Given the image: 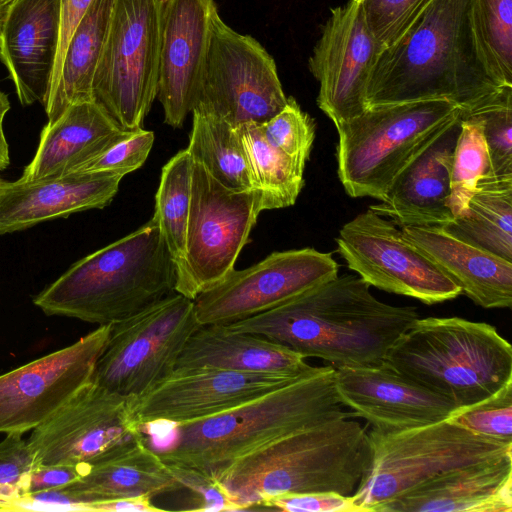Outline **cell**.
I'll use <instances>...</instances> for the list:
<instances>
[{
	"instance_id": "30",
	"label": "cell",
	"mask_w": 512,
	"mask_h": 512,
	"mask_svg": "<svg viewBox=\"0 0 512 512\" xmlns=\"http://www.w3.org/2000/svg\"><path fill=\"white\" fill-rule=\"evenodd\" d=\"M455 236L512 261V176L485 178L465 215L443 226Z\"/></svg>"
},
{
	"instance_id": "48",
	"label": "cell",
	"mask_w": 512,
	"mask_h": 512,
	"mask_svg": "<svg viewBox=\"0 0 512 512\" xmlns=\"http://www.w3.org/2000/svg\"><path fill=\"white\" fill-rule=\"evenodd\" d=\"M12 0H0V6L3 8L5 7L8 3H10Z\"/></svg>"
},
{
	"instance_id": "20",
	"label": "cell",
	"mask_w": 512,
	"mask_h": 512,
	"mask_svg": "<svg viewBox=\"0 0 512 512\" xmlns=\"http://www.w3.org/2000/svg\"><path fill=\"white\" fill-rule=\"evenodd\" d=\"M60 42V0H12L0 17V60L19 102L46 103Z\"/></svg>"
},
{
	"instance_id": "45",
	"label": "cell",
	"mask_w": 512,
	"mask_h": 512,
	"mask_svg": "<svg viewBox=\"0 0 512 512\" xmlns=\"http://www.w3.org/2000/svg\"><path fill=\"white\" fill-rule=\"evenodd\" d=\"M92 2L93 0H60V42L52 81L59 70L70 37Z\"/></svg>"
},
{
	"instance_id": "11",
	"label": "cell",
	"mask_w": 512,
	"mask_h": 512,
	"mask_svg": "<svg viewBox=\"0 0 512 512\" xmlns=\"http://www.w3.org/2000/svg\"><path fill=\"white\" fill-rule=\"evenodd\" d=\"M199 326L194 301L177 292L111 324L92 382L124 397L144 395L173 373Z\"/></svg>"
},
{
	"instance_id": "4",
	"label": "cell",
	"mask_w": 512,
	"mask_h": 512,
	"mask_svg": "<svg viewBox=\"0 0 512 512\" xmlns=\"http://www.w3.org/2000/svg\"><path fill=\"white\" fill-rule=\"evenodd\" d=\"M351 417L334 418L292 433L225 467L216 479L238 511L292 493L354 494L368 470L371 444Z\"/></svg>"
},
{
	"instance_id": "15",
	"label": "cell",
	"mask_w": 512,
	"mask_h": 512,
	"mask_svg": "<svg viewBox=\"0 0 512 512\" xmlns=\"http://www.w3.org/2000/svg\"><path fill=\"white\" fill-rule=\"evenodd\" d=\"M144 436L132 398L91 381L35 427L26 441L35 465H81Z\"/></svg>"
},
{
	"instance_id": "39",
	"label": "cell",
	"mask_w": 512,
	"mask_h": 512,
	"mask_svg": "<svg viewBox=\"0 0 512 512\" xmlns=\"http://www.w3.org/2000/svg\"><path fill=\"white\" fill-rule=\"evenodd\" d=\"M375 40L384 49L393 44L432 0H355Z\"/></svg>"
},
{
	"instance_id": "42",
	"label": "cell",
	"mask_w": 512,
	"mask_h": 512,
	"mask_svg": "<svg viewBox=\"0 0 512 512\" xmlns=\"http://www.w3.org/2000/svg\"><path fill=\"white\" fill-rule=\"evenodd\" d=\"M166 464L182 489L189 490L193 495L195 507L192 511H238L216 478L186 466Z\"/></svg>"
},
{
	"instance_id": "13",
	"label": "cell",
	"mask_w": 512,
	"mask_h": 512,
	"mask_svg": "<svg viewBox=\"0 0 512 512\" xmlns=\"http://www.w3.org/2000/svg\"><path fill=\"white\" fill-rule=\"evenodd\" d=\"M336 243L349 269L369 286L428 305L461 294L453 280L403 237L401 228L369 208L342 226Z\"/></svg>"
},
{
	"instance_id": "40",
	"label": "cell",
	"mask_w": 512,
	"mask_h": 512,
	"mask_svg": "<svg viewBox=\"0 0 512 512\" xmlns=\"http://www.w3.org/2000/svg\"><path fill=\"white\" fill-rule=\"evenodd\" d=\"M34 466L22 434H7L0 442V510H19Z\"/></svg>"
},
{
	"instance_id": "10",
	"label": "cell",
	"mask_w": 512,
	"mask_h": 512,
	"mask_svg": "<svg viewBox=\"0 0 512 512\" xmlns=\"http://www.w3.org/2000/svg\"><path fill=\"white\" fill-rule=\"evenodd\" d=\"M287 100L273 57L254 37L226 24L216 6L191 112L235 127L262 124L279 113Z\"/></svg>"
},
{
	"instance_id": "36",
	"label": "cell",
	"mask_w": 512,
	"mask_h": 512,
	"mask_svg": "<svg viewBox=\"0 0 512 512\" xmlns=\"http://www.w3.org/2000/svg\"><path fill=\"white\" fill-rule=\"evenodd\" d=\"M460 113L482 122L492 176H512V86L501 87L471 110Z\"/></svg>"
},
{
	"instance_id": "37",
	"label": "cell",
	"mask_w": 512,
	"mask_h": 512,
	"mask_svg": "<svg viewBox=\"0 0 512 512\" xmlns=\"http://www.w3.org/2000/svg\"><path fill=\"white\" fill-rule=\"evenodd\" d=\"M260 128L271 146L305 169L315 139V124L293 97H288L285 107Z\"/></svg>"
},
{
	"instance_id": "49",
	"label": "cell",
	"mask_w": 512,
	"mask_h": 512,
	"mask_svg": "<svg viewBox=\"0 0 512 512\" xmlns=\"http://www.w3.org/2000/svg\"><path fill=\"white\" fill-rule=\"evenodd\" d=\"M1 13H2V7L0 6V17H1Z\"/></svg>"
},
{
	"instance_id": "18",
	"label": "cell",
	"mask_w": 512,
	"mask_h": 512,
	"mask_svg": "<svg viewBox=\"0 0 512 512\" xmlns=\"http://www.w3.org/2000/svg\"><path fill=\"white\" fill-rule=\"evenodd\" d=\"M298 378L210 367L175 369L147 393L132 399V409L141 427L174 426L230 410Z\"/></svg>"
},
{
	"instance_id": "50",
	"label": "cell",
	"mask_w": 512,
	"mask_h": 512,
	"mask_svg": "<svg viewBox=\"0 0 512 512\" xmlns=\"http://www.w3.org/2000/svg\"><path fill=\"white\" fill-rule=\"evenodd\" d=\"M3 181H4V180H2V179L0 178V185L3 183Z\"/></svg>"
},
{
	"instance_id": "33",
	"label": "cell",
	"mask_w": 512,
	"mask_h": 512,
	"mask_svg": "<svg viewBox=\"0 0 512 512\" xmlns=\"http://www.w3.org/2000/svg\"><path fill=\"white\" fill-rule=\"evenodd\" d=\"M192 159L183 149L162 168L155 194L154 216L177 266L184 255L191 201Z\"/></svg>"
},
{
	"instance_id": "5",
	"label": "cell",
	"mask_w": 512,
	"mask_h": 512,
	"mask_svg": "<svg viewBox=\"0 0 512 512\" xmlns=\"http://www.w3.org/2000/svg\"><path fill=\"white\" fill-rule=\"evenodd\" d=\"M176 266L157 218L72 264L33 303L47 315L109 325L174 294Z\"/></svg>"
},
{
	"instance_id": "43",
	"label": "cell",
	"mask_w": 512,
	"mask_h": 512,
	"mask_svg": "<svg viewBox=\"0 0 512 512\" xmlns=\"http://www.w3.org/2000/svg\"><path fill=\"white\" fill-rule=\"evenodd\" d=\"M289 512H363L352 496L335 492L282 494L269 498L257 508Z\"/></svg>"
},
{
	"instance_id": "6",
	"label": "cell",
	"mask_w": 512,
	"mask_h": 512,
	"mask_svg": "<svg viewBox=\"0 0 512 512\" xmlns=\"http://www.w3.org/2000/svg\"><path fill=\"white\" fill-rule=\"evenodd\" d=\"M384 363L456 408L512 381L509 342L494 326L460 317H419L390 347Z\"/></svg>"
},
{
	"instance_id": "16",
	"label": "cell",
	"mask_w": 512,
	"mask_h": 512,
	"mask_svg": "<svg viewBox=\"0 0 512 512\" xmlns=\"http://www.w3.org/2000/svg\"><path fill=\"white\" fill-rule=\"evenodd\" d=\"M111 324L75 343L0 375V433L24 434L92 381Z\"/></svg>"
},
{
	"instance_id": "29",
	"label": "cell",
	"mask_w": 512,
	"mask_h": 512,
	"mask_svg": "<svg viewBox=\"0 0 512 512\" xmlns=\"http://www.w3.org/2000/svg\"><path fill=\"white\" fill-rule=\"evenodd\" d=\"M114 0H93L70 37L44 105L48 123L76 102L93 99L92 83Z\"/></svg>"
},
{
	"instance_id": "23",
	"label": "cell",
	"mask_w": 512,
	"mask_h": 512,
	"mask_svg": "<svg viewBox=\"0 0 512 512\" xmlns=\"http://www.w3.org/2000/svg\"><path fill=\"white\" fill-rule=\"evenodd\" d=\"M461 130L460 113L448 122L399 172L378 204L368 208L404 226H445L453 153Z\"/></svg>"
},
{
	"instance_id": "28",
	"label": "cell",
	"mask_w": 512,
	"mask_h": 512,
	"mask_svg": "<svg viewBox=\"0 0 512 512\" xmlns=\"http://www.w3.org/2000/svg\"><path fill=\"white\" fill-rule=\"evenodd\" d=\"M219 368L301 377L317 371L306 358L265 337L200 325L187 340L175 369Z\"/></svg>"
},
{
	"instance_id": "17",
	"label": "cell",
	"mask_w": 512,
	"mask_h": 512,
	"mask_svg": "<svg viewBox=\"0 0 512 512\" xmlns=\"http://www.w3.org/2000/svg\"><path fill=\"white\" fill-rule=\"evenodd\" d=\"M381 50L357 1L331 9L308 67L320 84L317 105L335 126L367 108L368 81Z\"/></svg>"
},
{
	"instance_id": "24",
	"label": "cell",
	"mask_w": 512,
	"mask_h": 512,
	"mask_svg": "<svg viewBox=\"0 0 512 512\" xmlns=\"http://www.w3.org/2000/svg\"><path fill=\"white\" fill-rule=\"evenodd\" d=\"M123 177L73 172L39 180L18 179L0 185V235L38 223L108 206Z\"/></svg>"
},
{
	"instance_id": "7",
	"label": "cell",
	"mask_w": 512,
	"mask_h": 512,
	"mask_svg": "<svg viewBox=\"0 0 512 512\" xmlns=\"http://www.w3.org/2000/svg\"><path fill=\"white\" fill-rule=\"evenodd\" d=\"M459 113L447 100H421L368 107L335 126L337 174L346 193L382 200L399 172Z\"/></svg>"
},
{
	"instance_id": "12",
	"label": "cell",
	"mask_w": 512,
	"mask_h": 512,
	"mask_svg": "<svg viewBox=\"0 0 512 512\" xmlns=\"http://www.w3.org/2000/svg\"><path fill=\"white\" fill-rule=\"evenodd\" d=\"M262 211L258 190L228 189L192 160L185 251L176 266L175 291L194 300L234 269Z\"/></svg>"
},
{
	"instance_id": "21",
	"label": "cell",
	"mask_w": 512,
	"mask_h": 512,
	"mask_svg": "<svg viewBox=\"0 0 512 512\" xmlns=\"http://www.w3.org/2000/svg\"><path fill=\"white\" fill-rule=\"evenodd\" d=\"M215 7L214 0H162L157 98L171 127L192 111Z\"/></svg>"
},
{
	"instance_id": "27",
	"label": "cell",
	"mask_w": 512,
	"mask_h": 512,
	"mask_svg": "<svg viewBox=\"0 0 512 512\" xmlns=\"http://www.w3.org/2000/svg\"><path fill=\"white\" fill-rule=\"evenodd\" d=\"M128 132L94 100L73 103L44 126L36 153L20 179L55 178L75 172Z\"/></svg>"
},
{
	"instance_id": "47",
	"label": "cell",
	"mask_w": 512,
	"mask_h": 512,
	"mask_svg": "<svg viewBox=\"0 0 512 512\" xmlns=\"http://www.w3.org/2000/svg\"><path fill=\"white\" fill-rule=\"evenodd\" d=\"M10 110L8 96L0 90V171L6 169L10 164L9 146L4 134V117Z\"/></svg>"
},
{
	"instance_id": "41",
	"label": "cell",
	"mask_w": 512,
	"mask_h": 512,
	"mask_svg": "<svg viewBox=\"0 0 512 512\" xmlns=\"http://www.w3.org/2000/svg\"><path fill=\"white\" fill-rule=\"evenodd\" d=\"M154 140L153 131L143 128L129 131L124 137L95 158L84 163L75 172L104 173L124 177L145 163Z\"/></svg>"
},
{
	"instance_id": "34",
	"label": "cell",
	"mask_w": 512,
	"mask_h": 512,
	"mask_svg": "<svg viewBox=\"0 0 512 512\" xmlns=\"http://www.w3.org/2000/svg\"><path fill=\"white\" fill-rule=\"evenodd\" d=\"M461 130L453 153L448 207L455 217L466 214L479 182L494 178L484 138L482 122L462 115Z\"/></svg>"
},
{
	"instance_id": "32",
	"label": "cell",
	"mask_w": 512,
	"mask_h": 512,
	"mask_svg": "<svg viewBox=\"0 0 512 512\" xmlns=\"http://www.w3.org/2000/svg\"><path fill=\"white\" fill-rule=\"evenodd\" d=\"M254 189L261 194L262 210L292 206L304 185V168L271 146L260 124L238 126Z\"/></svg>"
},
{
	"instance_id": "46",
	"label": "cell",
	"mask_w": 512,
	"mask_h": 512,
	"mask_svg": "<svg viewBox=\"0 0 512 512\" xmlns=\"http://www.w3.org/2000/svg\"><path fill=\"white\" fill-rule=\"evenodd\" d=\"M93 511L159 512L149 496H135L96 503L90 507Z\"/></svg>"
},
{
	"instance_id": "9",
	"label": "cell",
	"mask_w": 512,
	"mask_h": 512,
	"mask_svg": "<svg viewBox=\"0 0 512 512\" xmlns=\"http://www.w3.org/2000/svg\"><path fill=\"white\" fill-rule=\"evenodd\" d=\"M162 0H114L93 99L124 131L143 128L158 93Z\"/></svg>"
},
{
	"instance_id": "1",
	"label": "cell",
	"mask_w": 512,
	"mask_h": 512,
	"mask_svg": "<svg viewBox=\"0 0 512 512\" xmlns=\"http://www.w3.org/2000/svg\"><path fill=\"white\" fill-rule=\"evenodd\" d=\"M418 318L415 306L384 303L359 276L345 274L222 326L265 337L340 369L382 364L390 347Z\"/></svg>"
},
{
	"instance_id": "44",
	"label": "cell",
	"mask_w": 512,
	"mask_h": 512,
	"mask_svg": "<svg viewBox=\"0 0 512 512\" xmlns=\"http://www.w3.org/2000/svg\"><path fill=\"white\" fill-rule=\"evenodd\" d=\"M84 469L85 464L35 465L28 477L24 499L32 494L69 484L78 479Z\"/></svg>"
},
{
	"instance_id": "3",
	"label": "cell",
	"mask_w": 512,
	"mask_h": 512,
	"mask_svg": "<svg viewBox=\"0 0 512 512\" xmlns=\"http://www.w3.org/2000/svg\"><path fill=\"white\" fill-rule=\"evenodd\" d=\"M335 369L320 367L293 382L210 417L170 425L171 442L159 456L214 478L234 460L277 439L338 418L343 410Z\"/></svg>"
},
{
	"instance_id": "38",
	"label": "cell",
	"mask_w": 512,
	"mask_h": 512,
	"mask_svg": "<svg viewBox=\"0 0 512 512\" xmlns=\"http://www.w3.org/2000/svg\"><path fill=\"white\" fill-rule=\"evenodd\" d=\"M448 419L477 435L512 444V381L479 402L457 408Z\"/></svg>"
},
{
	"instance_id": "2",
	"label": "cell",
	"mask_w": 512,
	"mask_h": 512,
	"mask_svg": "<svg viewBox=\"0 0 512 512\" xmlns=\"http://www.w3.org/2000/svg\"><path fill=\"white\" fill-rule=\"evenodd\" d=\"M501 87L477 43L473 0H432L393 44L380 51L366 103L368 108L441 99L468 111Z\"/></svg>"
},
{
	"instance_id": "25",
	"label": "cell",
	"mask_w": 512,
	"mask_h": 512,
	"mask_svg": "<svg viewBox=\"0 0 512 512\" xmlns=\"http://www.w3.org/2000/svg\"><path fill=\"white\" fill-rule=\"evenodd\" d=\"M403 237L429 257L476 305H512V261L450 233L443 226H404Z\"/></svg>"
},
{
	"instance_id": "8",
	"label": "cell",
	"mask_w": 512,
	"mask_h": 512,
	"mask_svg": "<svg viewBox=\"0 0 512 512\" xmlns=\"http://www.w3.org/2000/svg\"><path fill=\"white\" fill-rule=\"evenodd\" d=\"M371 460L354 492L363 512L461 468L512 456V444L477 435L450 419L408 430L369 433Z\"/></svg>"
},
{
	"instance_id": "19",
	"label": "cell",
	"mask_w": 512,
	"mask_h": 512,
	"mask_svg": "<svg viewBox=\"0 0 512 512\" xmlns=\"http://www.w3.org/2000/svg\"><path fill=\"white\" fill-rule=\"evenodd\" d=\"M334 380L342 405L382 433L443 421L457 409L448 399L384 362L372 367L335 369Z\"/></svg>"
},
{
	"instance_id": "22",
	"label": "cell",
	"mask_w": 512,
	"mask_h": 512,
	"mask_svg": "<svg viewBox=\"0 0 512 512\" xmlns=\"http://www.w3.org/2000/svg\"><path fill=\"white\" fill-rule=\"evenodd\" d=\"M182 486L146 437L125 443L85 464L75 481L50 489L46 504L90 510L96 503L135 496H154L181 490Z\"/></svg>"
},
{
	"instance_id": "35",
	"label": "cell",
	"mask_w": 512,
	"mask_h": 512,
	"mask_svg": "<svg viewBox=\"0 0 512 512\" xmlns=\"http://www.w3.org/2000/svg\"><path fill=\"white\" fill-rule=\"evenodd\" d=\"M473 25L489 71L512 86V0H473Z\"/></svg>"
},
{
	"instance_id": "26",
	"label": "cell",
	"mask_w": 512,
	"mask_h": 512,
	"mask_svg": "<svg viewBox=\"0 0 512 512\" xmlns=\"http://www.w3.org/2000/svg\"><path fill=\"white\" fill-rule=\"evenodd\" d=\"M464 511H512V456L442 474L374 512Z\"/></svg>"
},
{
	"instance_id": "14",
	"label": "cell",
	"mask_w": 512,
	"mask_h": 512,
	"mask_svg": "<svg viewBox=\"0 0 512 512\" xmlns=\"http://www.w3.org/2000/svg\"><path fill=\"white\" fill-rule=\"evenodd\" d=\"M329 252L314 248L273 252L242 270L232 269L193 301L200 325H228L272 309L338 275Z\"/></svg>"
},
{
	"instance_id": "31",
	"label": "cell",
	"mask_w": 512,
	"mask_h": 512,
	"mask_svg": "<svg viewBox=\"0 0 512 512\" xmlns=\"http://www.w3.org/2000/svg\"><path fill=\"white\" fill-rule=\"evenodd\" d=\"M192 129L186 148L220 184L233 191L253 190L246 153L235 127L220 118L192 112Z\"/></svg>"
}]
</instances>
